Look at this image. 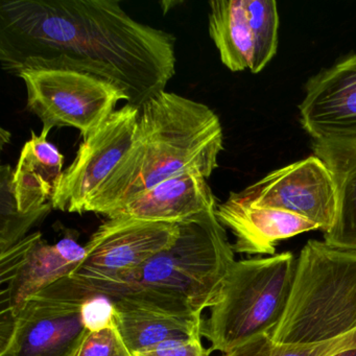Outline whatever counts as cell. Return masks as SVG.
Returning a JSON list of instances; mask_svg holds the SVG:
<instances>
[{
	"label": "cell",
	"instance_id": "obj_1",
	"mask_svg": "<svg viewBox=\"0 0 356 356\" xmlns=\"http://www.w3.org/2000/svg\"><path fill=\"white\" fill-rule=\"evenodd\" d=\"M176 38L131 17L115 0H3L0 64L67 70L124 89L140 108L176 74Z\"/></svg>",
	"mask_w": 356,
	"mask_h": 356
},
{
	"label": "cell",
	"instance_id": "obj_2",
	"mask_svg": "<svg viewBox=\"0 0 356 356\" xmlns=\"http://www.w3.org/2000/svg\"><path fill=\"white\" fill-rule=\"evenodd\" d=\"M222 149V124L214 111L162 91L139 108L132 147L87 204L85 213L108 218L131 197L184 172L208 179L218 168Z\"/></svg>",
	"mask_w": 356,
	"mask_h": 356
},
{
	"label": "cell",
	"instance_id": "obj_3",
	"mask_svg": "<svg viewBox=\"0 0 356 356\" xmlns=\"http://www.w3.org/2000/svg\"><path fill=\"white\" fill-rule=\"evenodd\" d=\"M216 210L178 222L174 243L151 258L112 299L124 298L176 314H202L211 307L235 264L234 250Z\"/></svg>",
	"mask_w": 356,
	"mask_h": 356
},
{
	"label": "cell",
	"instance_id": "obj_4",
	"mask_svg": "<svg viewBox=\"0 0 356 356\" xmlns=\"http://www.w3.org/2000/svg\"><path fill=\"white\" fill-rule=\"evenodd\" d=\"M356 331V253L310 239L297 261L284 314L270 337L312 345Z\"/></svg>",
	"mask_w": 356,
	"mask_h": 356
},
{
	"label": "cell",
	"instance_id": "obj_5",
	"mask_svg": "<svg viewBox=\"0 0 356 356\" xmlns=\"http://www.w3.org/2000/svg\"><path fill=\"white\" fill-rule=\"evenodd\" d=\"M296 261L291 252L235 261L204 322L211 350L228 353L250 339L270 334L291 293Z\"/></svg>",
	"mask_w": 356,
	"mask_h": 356
},
{
	"label": "cell",
	"instance_id": "obj_6",
	"mask_svg": "<svg viewBox=\"0 0 356 356\" xmlns=\"http://www.w3.org/2000/svg\"><path fill=\"white\" fill-rule=\"evenodd\" d=\"M178 233V222L108 218L85 245L86 256L70 277L112 299L151 258L172 245Z\"/></svg>",
	"mask_w": 356,
	"mask_h": 356
},
{
	"label": "cell",
	"instance_id": "obj_7",
	"mask_svg": "<svg viewBox=\"0 0 356 356\" xmlns=\"http://www.w3.org/2000/svg\"><path fill=\"white\" fill-rule=\"evenodd\" d=\"M28 91L26 109L43 128H74L83 138L92 134L120 101L129 103L124 89L85 72L67 70H26L17 74Z\"/></svg>",
	"mask_w": 356,
	"mask_h": 356
},
{
	"label": "cell",
	"instance_id": "obj_8",
	"mask_svg": "<svg viewBox=\"0 0 356 356\" xmlns=\"http://www.w3.org/2000/svg\"><path fill=\"white\" fill-rule=\"evenodd\" d=\"M97 296L70 276L49 285L18 312L0 356H74L88 330L85 303Z\"/></svg>",
	"mask_w": 356,
	"mask_h": 356
},
{
	"label": "cell",
	"instance_id": "obj_9",
	"mask_svg": "<svg viewBox=\"0 0 356 356\" xmlns=\"http://www.w3.org/2000/svg\"><path fill=\"white\" fill-rule=\"evenodd\" d=\"M138 116L139 108L127 104L84 139L74 161L62 174L51 200L54 209L85 213L87 204L132 147Z\"/></svg>",
	"mask_w": 356,
	"mask_h": 356
},
{
	"label": "cell",
	"instance_id": "obj_10",
	"mask_svg": "<svg viewBox=\"0 0 356 356\" xmlns=\"http://www.w3.org/2000/svg\"><path fill=\"white\" fill-rule=\"evenodd\" d=\"M238 201L256 208L283 210L302 216L327 232L337 213L334 183L316 155L266 175L239 193Z\"/></svg>",
	"mask_w": 356,
	"mask_h": 356
},
{
	"label": "cell",
	"instance_id": "obj_11",
	"mask_svg": "<svg viewBox=\"0 0 356 356\" xmlns=\"http://www.w3.org/2000/svg\"><path fill=\"white\" fill-rule=\"evenodd\" d=\"M78 266L60 255L40 232L24 237L0 253V345L9 339L14 322L24 304L64 277Z\"/></svg>",
	"mask_w": 356,
	"mask_h": 356
},
{
	"label": "cell",
	"instance_id": "obj_12",
	"mask_svg": "<svg viewBox=\"0 0 356 356\" xmlns=\"http://www.w3.org/2000/svg\"><path fill=\"white\" fill-rule=\"evenodd\" d=\"M299 109L314 141L356 143V54L309 79Z\"/></svg>",
	"mask_w": 356,
	"mask_h": 356
},
{
	"label": "cell",
	"instance_id": "obj_13",
	"mask_svg": "<svg viewBox=\"0 0 356 356\" xmlns=\"http://www.w3.org/2000/svg\"><path fill=\"white\" fill-rule=\"evenodd\" d=\"M216 207V197L207 179L197 172H184L131 197L108 218H130L177 224Z\"/></svg>",
	"mask_w": 356,
	"mask_h": 356
},
{
	"label": "cell",
	"instance_id": "obj_14",
	"mask_svg": "<svg viewBox=\"0 0 356 356\" xmlns=\"http://www.w3.org/2000/svg\"><path fill=\"white\" fill-rule=\"evenodd\" d=\"M222 226L232 231L234 252L275 255L280 241L312 230L318 225L291 212L268 208H256L238 201L230 193L227 201L216 210Z\"/></svg>",
	"mask_w": 356,
	"mask_h": 356
},
{
	"label": "cell",
	"instance_id": "obj_15",
	"mask_svg": "<svg viewBox=\"0 0 356 356\" xmlns=\"http://www.w3.org/2000/svg\"><path fill=\"white\" fill-rule=\"evenodd\" d=\"M51 131L42 128L39 135L32 131L14 170V195L22 213H34L51 203L61 180L64 156L47 139Z\"/></svg>",
	"mask_w": 356,
	"mask_h": 356
},
{
	"label": "cell",
	"instance_id": "obj_16",
	"mask_svg": "<svg viewBox=\"0 0 356 356\" xmlns=\"http://www.w3.org/2000/svg\"><path fill=\"white\" fill-rule=\"evenodd\" d=\"M114 322L133 354L172 339L201 337L202 314H176L133 303L124 298L112 299Z\"/></svg>",
	"mask_w": 356,
	"mask_h": 356
},
{
	"label": "cell",
	"instance_id": "obj_17",
	"mask_svg": "<svg viewBox=\"0 0 356 356\" xmlns=\"http://www.w3.org/2000/svg\"><path fill=\"white\" fill-rule=\"evenodd\" d=\"M314 151L328 168L337 195L334 222L324 243L356 253V143L316 140Z\"/></svg>",
	"mask_w": 356,
	"mask_h": 356
},
{
	"label": "cell",
	"instance_id": "obj_18",
	"mask_svg": "<svg viewBox=\"0 0 356 356\" xmlns=\"http://www.w3.org/2000/svg\"><path fill=\"white\" fill-rule=\"evenodd\" d=\"M209 7V35L220 61L233 72L250 70L253 40L243 0H213Z\"/></svg>",
	"mask_w": 356,
	"mask_h": 356
},
{
	"label": "cell",
	"instance_id": "obj_19",
	"mask_svg": "<svg viewBox=\"0 0 356 356\" xmlns=\"http://www.w3.org/2000/svg\"><path fill=\"white\" fill-rule=\"evenodd\" d=\"M14 170L11 165L1 166L0 172V253L19 243L28 236L26 233L39 220L44 218L51 211L53 204L44 208L26 214L19 211L14 195Z\"/></svg>",
	"mask_w": 356,
	"mask_h": 356
},
{
	"label": "cell",
	"instance_id": "obj_20",
	"mask_svg": "<svg viewBox=\"0 0 356 356\" xmlns=\"http://www.w3.org/2000/svg\"><path fill=\"white\" fill-rule=\"evenodd\" d=\"M243 5L253 40L250 70L258 74L273 59L278 47V10L274 0H243Z\"/></svg>",
	"mask_w": 356,
	"mask_h": 356
},
{
	"label": "cell",
	"instance_id": "obj_21",
	"mask_svg": "<svg viewBox=\"0 0 356 356\" xmlns=\"http://www.w3.org/2000/svg\"><path fill=\"white\" fill-rule=\"evenodd\" d=\"M352 347H356V331L332 341L312 345H280L266 333L222 356H332Z\"/></svg>",
	"mask_w": 356,
	"mask_h": 356
},
{
	"label": "cell",
	"instance_id": "obj_22",
	"mask_svg": "<svg viewBox=\"0 0 356 356\" xmlns=\"http://www.w3.org/2000/svg\"><path fill=\"white\" fill-rule=\"evenodd\" d=\"M74 356H134L124 343L115 322L97 330H87Z\"/></svg>",
	"mask_w": 356,
	"mask_h": 356
},
{
	"label": "cell",
	"instance_id": "obj_23",
	"mask_svg": "<svg viewBox=\"0 0 356 356\" xmlns=\"http://www.w3.org/2000/svg\"><path fill=\"white\" fill-rule=\"evenodd\" d=\"M211 349H206L201 337L172 339L155 347L133 354L134 356H209Z\"/></svg>",
	"mask_w": 356,
	"mask_h": 356
},
{
	"label": "cell",
	"instance_id": "obj_24",
	"mask_svg": "<svg viewBox=\"0 0 356 356\" xmlns=\"http://www.w3.org/2000/svg\"><path fill=\"white\" fill-rule=\"evenodd\" d=\"M113 304L109 298L97 296L85 303L84 318L88 330L108 326L114 321Z\"/></svg>",
	"mask_w": 356,
	"mask_h": 356
},
{
	"label": "cell",
	"instance_id": "obj_25",
	"mask_svg": "<svg viewBox=\"0 0 356 356\" xmlns=\"http://www.w3.org/2000/svg\"><path fill=\"white\" fill-rule=\"evenodd\" d=\"M55 245L59 251L60 255L70 264L79 266L86 256L85 247H82L74 237L68 236V235L60 239Z\"/></svg>",
	"mask_w": 356,
	"mask_h": 356
},
{
	"label": "cell",
	"instance_id": "obj_26",
	"mask_svg": "<svg viewBox=\"0 0 356 356\" xmlns=\"http://www.w3.org/2000/svg\"><path fill=\"white\" fill-rule=\"evenodd\" d=\"M332 356H356V347L349 348V349L343 350V351L335 353Z\"/></svg>",
	"mask_w": 356,
	"mask_h": 356
},
{
	"label": "cell",
	"instance_id": "obj_27",
	"mask_svg": "<svg viewBox=\"0 0 356 356\" xmlns=\"http://www.w3.org/2000/svg\"><path fill=\"white\" fill-rule=\"evenodd\" d=\"M0 137H1V147H3V145L6 143H9L10 137H11V134H10L9 131H6L5 129H1V134H0Z\"/></svg>",
	"mask_w": 356,
	"mask_h": 356
}]
</instances>
